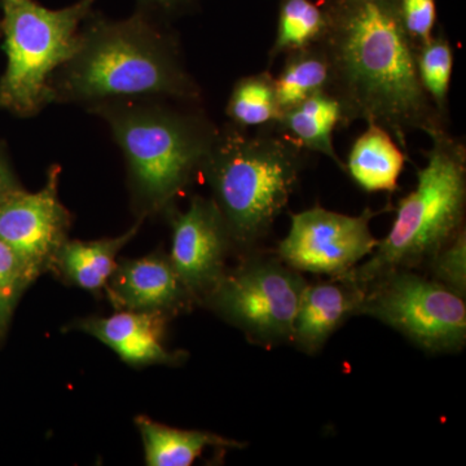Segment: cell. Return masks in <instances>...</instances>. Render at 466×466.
I'll list each match as a JSON object with an SVG mask.
<instances>
[{"instance_id":"cell-18","label":"cell","mask_w":466,"mask_h":466,"mask_svg":"<svg viewBox=\"0 0 466 466\" xmlns=\"http://www.w3.org/2000/svg\"><path fill=\"white\" fill-rule=\"evenodd\" d=\"M146 462L149 466H189L208 447L244 449L245 444L207 431H183L137 417Z\"/></svg>"},{"instance_id":"cell-15","label":"cell","mask_w":466,"mask_h":466,"mask_svg":"<svg viewBox=\"0 0 466 466\" xmlns=\"http://www.w3.org/2000/svg\"><path fill=\"white\" fill-rule=\"evenodd\" d=\"M341 124V104L329 91H323L285 110L272 127L297 148L327 156L345 170V162L333 146L334 130Z\"/></svg>"},{"instance_id":"cell-7","label":"cell","mask_w":466,"mask_h":466,"mask_svg":"<svg viewBox=\"0 0 466 466\" xmlns=\"http://www.w3.org/2000/svg\"><path fill=\"white\" fill-rule=\"evenodd\" d=\"M358 317H370L431 354H450L466 343L465 297L415 269L386 272L363 288Z\"/></svg>"},{"instance_id":"cell-16","label":"cell","mask_w":466,"mask_h":466,"mask_svg":"<svg viewBox=\"0 0 466 466\" xmlns=\"http://www.w3.org/2000/svg\"><path fill=\"white\" fill-rule=\"evenodd\" d=\"M406 159L403 149L388 130L368 124L367 130L350 149L345 171L363 191L392 193L398 189Z\"/></svg>"},{"instance_id":"cell-13","label":"cell","mask_w":466,"mask_h":466,"mask_svg":"<svg viewBox=\"0 0 466 466\" xmlns=\"http://www.w3.org/2000/svg\"><path fill=\"white\" fill-rule=\"evenodd\" d=\"M363 296L360 287L339 278L306 285L290 343L306 354H317L339 327L358 317Z\"/></svg>"},{"instance_id":"cell-10","label":"cell","mask_w":466,"mask_h":466,"mask_svg":"<svg viewBox=\"0 0 466 466\" xmlns=\"http://www.w3.org/2000/svg\"><path fill=\"white\" fill-rule=\"evenodd\" d=\"M58 182L60 167L54 165L41 191L20 189L0 202V241L16 254L32 281L54 266L67 240L70 214L58 198Z\"/></svg>"},{"instance_id":"cell-5","label":"cell","mask_w":466,"mask_h":466,"mask_svg":"<svg viewBox=\"0 0 466 466\" xmlns=\"http://www.w3.org/2000/svg\"><path fill=\"white\" fill-rule=\"evenodd\" d=\"M426 135V165L417 171L416 188L398 204L390 231L367 262L337 278L363 289L386 272L428 266L465 228V146L446 127Z\"/></svg>"},{"instance_id":"cell-19","label":"cell","mask_w":466,"mask_h":466,"mask_svg":"<svg viewBox=\"0 0 466 466\" xmlns=\"http://www.w3.org/2000/svg\"><path fill=\"white\" fill-rule=\"evenodd\" d=\"M274 81L276 96L283 113L312 95L329 91V58L321 43L287 55L283 69L274 76Z\"/></svg>"},{"instance_id":"cell-22","label":"cell","mask_w":466,"mask_h":466,"mask_svg":"<svg viewBox=\"0 0 466 466\" xmlns=\"http://www.w3.org/2000/svg\"><path fill=\"white\" fill-rule=\"evenodd\" d=\"M416 64L422 88L441 118H446L453 69V52L447 36L440 32L420 46Z\"/></svg>"},{"instance_id":"cell-17","label":"cell","mask_w":466,"mask_h":466,"mask_svg":"<svg viewBox=\"0 0 466 466\" xmlns=\"http://www.w3.org/2000/svg\"><path fill=\"white\" fill-rule=\"evenodd\" d=\"M143 220L124 235L95 241L66 240L61 245L54 266L69 283L85 290L99 291L106 288L116 266V254L128 244Z\"/></svg>"},{"instance_id":"cell-3","label":"cell","mask_w":466,"mask_h":466,"mask_svg":"<svg viewBox=\"0 0 466 466\" xmlns=\"http://www.w3.org/2000/svg\"><path fill=\"white\" fill-rule=\"evenodd\" d=\"M165 100H113L88 108L108 124L124 153L140 220L170 208L202 170L218 133L201 113Z\"/></svg>"},{"instance_id":"cell-4","label":"cell","mask_w":466,"mask_h":466,"mask_svg":"<svg viewBox=\"0 0 466 466\" xmlns=\"http://www.w3.org/2000/svg\"><path fill=\"white\" fill-rule=\"evenodd\" d=\"M302 168V149L272 126L256 135L232 124L218 130L201 171L232 249L250 254L265 240L296 192Z\"/></svg>"},{"instance_id":"cell-9","label":"cell","mask_w":466,"mask_h":466,"mask_svg":"<svg viewBox=\"0 0 466 466\" xmlns=\"http://www.w3.org/2000/svg\"><path fill=\"white\" fill-rule=\"evenodd\" d=\"M377 214L368 208L360 216H346L319 205L291 214L289 233L276 256L300 274H346L379 245L370 227Z\"/></svg>"},{"instance_id":"cell-26","label":"cell","mask_w":466,"mask_h":466,"mask_svg":"<svg viewBox=\"0 0 466 466\" xmlns=\"http://www.w3.org/2000/svg\"><path fill=\"white\" fill-rule=\"evenodd\" d=\"M200 0H137V8L162 20L188 11Z\"/></svg>"},{"instance_id":"cell-25","label":"cell","mask_w":466,"mask_h":466,"mask_svg":"<svg viewBox=\"0 0 466 466\" xmlns=\"http://www.w3.org/2000/svg\"><path fill=\"white\" fill-rule=\"evenodd\" d=\"M398 8L404 29L417 48L433 38L437 24L435 0H398Z\"/></svg>"},{"instance_id":"cell-27","label":"cell","mask_w":466,"mask_h":466,"mask_svg":"<svg viewBox=\"0 0 466 466\" xmlns=\"http://www.w3.org/2000/svg\"><path fill=\"white\" fill-rule=\"evenodd\" d=\"M20 189H23V187L18 183L16 175L12 170L5 152L0 148V202L5 201L12 193L20 191Z\"/></svg>"},{"instance_id":"cell-8","label":"cell","mask_w":466,"mask_h":466,"mask_svg":"<svg viewBox=\"0 0 466 466\" xmlns=\"http://www.w3.org/2000/svg\"><path fill=\"white\" fill-rule=\"evenodd\" d=\"M308 281L278 256L248 254L205 299L220 317L266 348L291 342Z\"/></svg>"},{"instance_id":"cell-24","label":"cell","mask_w":466,"mask_h":466,"mask_svg":"<svg viewBox=\"0 0 466 466\" xmlns=\"http://www.w3.org/2000/svg\"><path fill=\"white\" fill-rule=\"evenodd\" d=\"M429 271L435 280L460 296H466V232L465 228L429 262Z\"/></svg>"},{"instance_id":"cell-14","label":"cell","mask_w":466,"mask_h":466,"mask_svg":"<svg viewBox=\"0 0 466 466\" xmlns=\"http://www.w3.org/2000/svg\"><path fill=\"white\" fill-rule=\"evenodd\" d=\"M167 317L162 312L118 311L108 318L85 319L76 329L91 334L131 366L173 364L180 357L167 351L164 343Z\"/></svg>"},{"instance_id":"cell-6","label":"cell","mask_w":466,"mask_h":466,"mask_svg":"<svg viewBox=\"0 0 466 466\" xmlns=\"http://www.w3.org/2000/svg\"><path fill=\"white\" fill-rule=\"evenodd\" d=\"M96 0L64 8L36 0H0V33L7 66L0 78V108L30 116L51 104V79L79 48V32Z\"/></svg>"},{"instance_id":"cell-28","label":"cell","mask_w":466,"mask_h":466,"mask_svg":"<svg viewBox=\"0 0 466 466\" xmlns=\"http://www.w3.org/2000/svg\"><path fill=\"white\" fill-rule=\"evenodd\" d=\"M0 34H2V33H0Z\"/></svg>"},{"instance_id":"cell-12","label":"cell","mask_w":466,"mask_h":466,"mask_svg":"<svg viewBox=\"0 0 466 466\" xmlns=\"http://www.w3.org/2000/svg\"><path fill=\"white\" fill-rule=\"evenodd\" d=\"M106 289L110 303L118 311L171 315L191 305L193 300L170 258L158 253L116 262Z\"/></svg>"},{"instance_id":"cell-1","label":"cell","mask_w":466,"mask_h":466,"mask_svg":"<svg viewBox=\"0 0 466 466\" xmlns=\"http://www.w3.org/2000/svg\"><path fill=\"white\" fill-rule=\"evenodd\" d=\"M329 26L321 46L330 64L329 92L341 104L342 127L363 119L408 149L413 131L444 127L422 88L417 47L398 0H325Z\"/></svg>"},{"instance_id":"cell-11","label":"cell","mask_w":466,"mask_h":466,"mask_svg":"<svg viewBox=\"0 0 466 466\" xmlns=\"http://www.w3.org/2000/svg\"><path fill=\"white\" fill-rule=\"evenodd\" d=\"M171 227V265L192 299L205 300L225 276L232 250L225 219L213 198L195 196L186 211L173 214Z\"/></svg>"},{"instance_id":"cell-23","label":"cell","mask_w":466,"mask_h":466,"mask_svg":"<svg viewBox=\"0 0 466 466\" xmlns=\"http://www.w3.org/2000/svg\"><path fill=\"white\" fill-rule=\"evenodd\" d=\"M32 283L16 254L0 241V339L7 332L18 299Z\"/></svg>"},{"instance_id":"cell-2","label":"cell","mask_w":466,"mask_h":466,"mask_svg":"<svg viewBox=\"0 0 466 466\" xmlns=\"http://www.w3.org/2000/svg\"><path fill=\"white\" fill-rule=\"evenodd\" d=\"M51 104L90 106L113 100L198 103L201 90L164 20L143 9L113 20L91 12L79 48L51 79Z\"/></svg>"},{"instance_id":"cell-21","label":"cell","mask_w":466,"mask_h":466,"mask_svg":"<svg viewBox=\"0 0 466 466\" xmlns=\"http://www.w3.org/2000/svg\"><path fill=\"white\" fill-rule=\"evenodd\" d=\"M232 125L238 127H269L283 112L276 96L274 76L269 72L244 76L233 86L226 108Z\"/></svg>"},{"instance_id":"cell-20","label":"cell","mask_w":466,"mask_h":466,"mask_svg":"<svg viewBox=\"0 0 466 466\" xmlns=\"http://www.w3.org/2000/svg\"><path fill=\"white\" fill-rule=\"evenodd\" d=\"M329 26L327 2L280 0L278 30L269 51V64L291 52L305 50L323 41Z\"/></svg>"}]
</instances>
